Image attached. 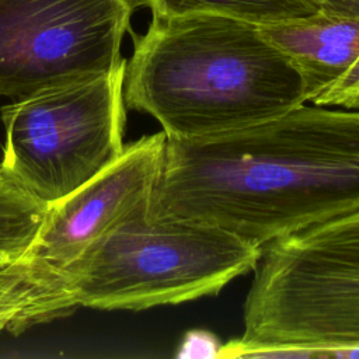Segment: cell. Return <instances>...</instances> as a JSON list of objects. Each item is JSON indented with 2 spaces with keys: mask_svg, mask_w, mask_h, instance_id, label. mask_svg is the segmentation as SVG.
<instances>
[{
  "mask_svg": "<svg viewBox=\"0 0 359 359\" xmlns=\"http://www.w3.org/2000/svg\"><path fill=\"white\" fill-rule=\"evenodd\" d=\"M359 209V109L306 102L255 125L165 137L147 216L264 247Z\"/></svg>",
  "mask_w": 359,
  "mask_h": 359,
  "instance_id": "cell-1",
  "label": "cell"
},
{
  "mask_svg": "<svg viewBox=\"0 0 359 359\" xmlns=\"http://www.w3.org/2000/svg\"><path fill=\"white\" fill-rule=\"evenodd\" d=\"M126 108L153 116L165 137L219 135L307 102L292 60L245 20L213 14L151 15L129 31Z\"/></svg>",
  "mask_w": 359,
  "mask_h": 359,
  "instance_id": "cell-2",
  "label": "cell"
},
{
  "mask_svg": "<svg viewBox=\"0 0 359 359\" xmlns=\"http://www.w3.org/2000/svg\"><path fill=\"white\" fill-rule=\"evenodd\" d=\"M147 205L20 292L10 303V332L67 317L77 307L139 311L216 296L255 268L262 247L212 224L151 219Z\"/></svg>",
  "mask_w": 359,
  "mask_h": 359,
  "instance_id": "cell-3",
  "label": "cell"
},
{
  "mask_svg": "<svg viewBox=\"0 0 359 359\" xmlns=\"http://www.w3.org/2000/svg\"><path fill=\"white\" fill-rule=\"evenodd\" d=\"M243 306L248 351L359 345V209L265 244Z\"/></svg>",
  "mask_w": 359,
  "mask_h": 359,
  "instance_id": "cell-4",
  "label": "cell"
},
{
  "mask_svg": "<svg viewBox=\"0 0 359 359\" xmlns=\"http://www.w3.org/2000/svg\"><path fill=\"white\" fill-rule=\"evenodd\" d=\"M125 66L3 105L0 168L48 205L105 170L125 147Z\"/></svg>",
  "mask_w": 359,
  "mask_h": 359,
  "instance_id": "cell-5",
  "label": "cell"
},
{
  "mask_svg": "<svg viewBox=\"0 0 359 359\" xmlns=\"http://www.w3.org/2000/svg\"><path fill=\"white\" fill-rule=\"evenodd\" d=\"M140 0H0V97L109 72Z\"/></svg>",
  "mask_w": 359,
  "mask_h": 359,
  "instance_id": "cell-6",
  "label": "cell"
},
{
  "mask_svg": "<svg viewBox=\"0 0 359 359\" xmlns=\"http://www.w3.org/2000/svg\"><path fill=\"white\" fill-rule=\"evenodd\" d=\"M164 132L125 144L121 156L94 178L49 203L25 252L0 271V320L29 285L76 259L90 244L149 202L158 174Z\"/></svg>",
  "mask_w": 359,
  "mask_h": 359,
  "instance_id": "cell-7",
  "label": "cell"
},
{
  "mask_svg": "<svg viewBox=\"0 0 359 359\" xmlns=\"http://www.w3.org/2000/svg\"><path fill=\"white\" fill-rule=\"evenodd\" d=\"M259 28L300 73L307 101L359 109V15L317 13Z\"/></svg>",
  "mask_w": 359,
  "mask_h": 359,
  "instance_id": "cell-8",
  "label": "cell"
},
{
  "mask_svg": "<svg viewBox=\"0 0 359 359\" xmlns=\"http://www.w3.org/2000/svg\"><path fill=\"white\" fill-rule=\"evenodd\" d=\"M151 15H182L191 13L223 14L257 25H271L317 14L311 0H140Z\"/></svg>",
  "mask_w": 359,
  "mask_h": 359,
  "instance_id": "cell-9",
  "label": "cell"
},
{
  "mask_svg": "<svg viewBox=\"0 0 359 359\" xmlns=\"http://www.w3.org/2000/svg\"><path fill=\"white\" fill-rule=\"evenodd\" d=\"M48 203L39 201L0 168V271L32 243Z\"/></svg>",
  "mask_w": 359,
  "mask_h": 359,
  "instance_id": "cell-10",
  "label": "cell"
},
{
  "mask_svg": "<svg viewBox=\"0 0 359 359\" xmlns=\"http://www.w3.org/2000/svg\"><path fill=\"white\" fill-rule=\"evenodd\" d=\"M220 346L222 344L213 332L206 330H191L182 337L175 356L181 359L219 358Z\"/></svg>",
  "mask_w": 359,
  "mask_h": 359,
  "instance_id": "cell-11",
  "label": "cell"
},
{
  "mask_svg": "<svg viewBox=\"0 0 359 359\" xmlns=\"http://www.w3.org/2000/svg\"><path fill=\"white\" fill-rule=\"evenodd\" d=\"M318 13L359 15V0H311Z\"/></svg>",
  "mask_w": 359,
  "mask_h": 359,
  "instance_id": "cell-12",
  "label": "cell"
}]
</instances>
